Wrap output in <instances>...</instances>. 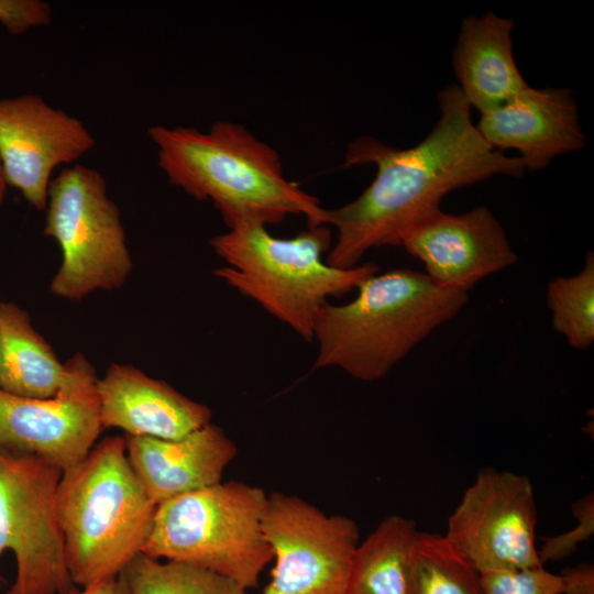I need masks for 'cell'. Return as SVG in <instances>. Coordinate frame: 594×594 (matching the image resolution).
Wrapping results in <instances>:
<instances>
[{"mask_svg": "<svg viewBox=\"0 0 594 594\" xmlns=\"http://www.w3.org/2000/svg\"><path fill=\"white\" fill-rule=\"evenodd\" d=\"M438 106L437 123L413 147L400 150L369 135L349 144L343 167L373 164L376 175L359 197L327 209V226L336 230L329 265L353 268L370 250L397 245L410 226L440 209L453 190L496 175H524L518 156L493 150L482 139L457 84L438 94Z\"/></svg>", "mask_w": 594, "mask_h": 594, "instance_id": "obj_1", "label": "cell"}, {"mask_svg": "<svg viewBox=\"0 0 594 594\" xmlns=\"http://www.w3.org/2000/svg\"><path fill=\"white\" fill-rule=\"evenodd\" d=\"M148 135L168 180L197 200H210L227 228L265 227L304 216L308 228L327 226V209L289 180L279 154L245 127L218 121L208 131L154 125Z\"/></svg>", "mask_w": 594, "mask_h": 594, "instance_id": "obj_2", "label": "cell"}, {"mask_svg": "<svg viewBox=\"0 0 594 594\" xmlns=\"http://www.w3.org/2000/svg\"><path fill=\"white\" fill-rule=\"evenodd\" d=\"M356 288L351 301L318 309L312 370L338 367L360 381L381 380L468 301L466 292L410 268L376 273Z\"/></svg>", "mask_w": 594, "mask_h": 594, "instance_id": "obj_3", "label": "cell"}, {"mask_svg": "<svg viewBox=\"0 0 594 594\" xmlns=\"http://www.w3.org/2000/svg\"><path fill=\"white\" fill-rule=\"evenodd\" d=\"M156 506L129 462L124 437L105 438L63 471L56 510L73 583L118 576L142 552Z\"/></svg>", "mask_w": 594, "mask_h": 594, "instance_id": "obj_4", "label": "cell"}, {"mask_svg": "<svg viewBox=\"0 0 594 594\" xmlns=\"http://www.w3.org/2000/svg\"><path fill=\"white\" fill-rule=\"evenodd\" d=\"M328 226L307 228L292 238H277L258 223H242L209 241L227 265L215 275L260 305L267 314L311 341L318 309L378 273L363 263L341 270L323 258L332 245Z\"/></svg>", "mask_w": 594, "mask_h": 594, "instance_id": "obj_5", "label": "cell"}, {"mask_svg": "<svg viewBox=\"0 0 594 594\" xmlns=\"http://www.w3.org/2000/svg\"><path fill=\"white\" fill-rule=\"evenodd\" d=\"M267 496L230 481L165 501L156 506L142 553L207 569L246 591L256 587L273 561L263 531Z\"/></svg>", "mask_w": 594, "mask_h": 594, "instance_id": "obj_6", "label": "cell"}, {"mask_svg": "<svg viewBox=\"0 0 594 594\" xmlns=\"http://www.w3.org/2000/svg\"><path fill=\"white\" fill-rule=\"evenodd\" d=\"M44 233L63 252L51 292L76 301L96 289L112 290L127 280L132 260L117 205L103 176L81 165L63 169L47 191Z\"/></svg>", "mask_w": 594, "mask_h": 594, "instance_id": "obj_7", "label": "cell"}, {"mask_svg": "<svg viewBox=\"0 0 594 594\" xmlns=\"http://www.w3.org/2000/svg\"><path fill=\"white\" fill-rule=\"evenodd\" d=\"M62 474L43 458L0 447V557L11 550L16 563L7 594H62L75 585L56 510Z\"/></svg>", "mask_w": 594, "mask_h": 594, "instance_id": "obj_8", "label": "cell"}, {"mask_svg": "<svg viewBox=\"0 0 594 594\" xmlns=\"http://www.w3.org/2000/svg\"><path fill=\"white\" fill-rule=\"evenodd\" d=\"M263 531L274 566L260 594H348L360 543L352 518L274 492L267 496Z\"/></svg>", "mask_w": 594, "mask_h": 594, "instance_id": "obj_9", "label": "cell"}, {"mask_svg": "<svg viewBox=\"0 0 594 594\" xmlns=\"http://www.w3.org/2000/svg\"><path fill=\"white\" fill-rule=\"evenodd\" d=\"M528 476L483 469L448 518L444 537L480 572L541 566Z\"/></svg>", "mask_w": 594, "mask_h": 594, "instance_id": "obj_10", "label": "cell"}, {"mask_svg": "<svg viewBox=\"0 0 594 594\" xmlns=\"http://www.w3.org/2000/svg\"><path fill=\"white\" fill-rule=\"evenodd\" d=\"M66 365L68 377L52 398L0 388V447L37 455L62 471L79 463L103 430L94 366L79 353Z\"/></svg>", "mask_w": 594, "mask_h": 594, "instance_id": "obj_11", "label": "cell"}, {"mask_svg": "<svg viewBox=\"0 0 594 594\" xmlns=\"http://www.w3.org/2000/svg\"><path fill=\"white\" fill-rule=\"evenodd\" d=\"M94 146V136L78 119L38 96L0 100V163L6 184L37 210L46 209L54 168Z\"/></svg>", "mask_w": 594, "mask_h": 594, "instance_id": "obj_12", "label": "cell"}, {"mask_svg": "<svg viewBox=\"0 0 594 594\" xmlns=\"http://www.w3.org/2000/svg\"><path fill=\"white\" fill-rule=\"evenodd\" d=\"M397 245L424 263L435 283L466 293L517 261L503 227L485 206L460 215L430 212L410 226Z\"/></svg>", "mask_w": 594, "mask_h": 594, "instance_id": "obj_13", "label": "cell"}, {"mask_svg": "<svg viewBox=\"0 0 594 594\" xmlns=\"http://www.w3.org/2000/svg\"><path fill=\"white\" fill-rule=\"evenodd\" d=\"M475 127L493 150L518 151L528 172L543 169L552 160L580 151L586 143L573 91L566 87L528 86L482 113Z\"/></svg>", "mask_w": 594, "mask_h": 594, "instance_id": "obj_14", "label": "cell"}, {"mask_svg": "<svg viewBox=\"0 0 594 594\" xmlns=\"http://www.w3.org/2000/svg\"><path fill=\"white\" fill-rule=\"evenodd\" d=\"M97 393L102 428H120L129 436L178 439L212 417L206 405L132 365L112 363L98 378Z\"/></svg>", "mask_w": 594, "mask_h": 594, "instance_id": "obj_15", "label": "cell"}, {"mask_svg": "<svg viewBox=\"0 0 594 594\" xmlns=\"http://www.w3.org/2000/svg\"><path fill=\"white\" fill-rule=\"evenodd\" d=\"M124 441L129 462L156 505L221 482L238 454L211 422L178 439L125 435Z\"/></svg>", "mask_w": 594, "mask_h": 594, "instance_id": "obj_16", "label": "cell"}, {"mask_svg": "<svg viewBox=\"0 0 594 594\" xmlns=\"http://www.w3.org/2000/svg\"><path fill=\"white\" fill-rule=\"evenodd\" d=\"M515 23L494 12L469 15L452 54L458 86L471 108L488 112L528 87L513 53Z\"/></svg>", "mask_w": 594, "mask_h": 594, "instance_id": "obj_17", "label": "cell"}, {"mask_svg": "<svg viewBox=\"0 0 594 594\" xmlns=\"http://www.w3.org/2000/svg\"><path fill=\"white\" fill-rule=\"evenodd\" d=\"M68 377L30 315L13 302L0 304V388L29 398H52Z\"/></svg>", "mask_w": 594, "mask_h": 594, "instance_id": "obj_18", "label": "cell"}, {"mask_svg": "<svg viewBox=\"0 0 594 594\" xmlns=\"http://www.w3.org/2000/svg\"><path fill=\"white\" fill-rule=\"evenodd\" d=\"M418 531L408 517L384 518L356 548L348 594H408L410 554Z\"/></svg>", "mask_w": 594, "mask_h": 594, "instance_id": "obj_19", "label": "cell"}, {"mask_svg": "<svg viewBox=\"0 0 594 594\" xmlns=\"http://www.w3.org/2000/svg\"><path fill=\"white\" fill-rule=\"evenodd\" d=\"M408 594H484L481 573L444 535L418 531L408 572Z\"/></svg>", "mask_w": 594, "mask_h": 594, "instance_id": "obj_20", "label": "cell"}, {"mask_svg": "<svg viewBox=\"0 0 594 594\" xmlns=\"http://www.w3.org/2000/svg\"><path fill=\"white\" fill-rule=\"evenodd\" d=\"M119 578L127 594H246L233 580L185 562H161L142 552Z\"/></svg>", "mask_w": 594, "mask_h": 594, "instance_id": "obj_21", "label": "cell"}, {"mask_svg": "<svg viewBox=\"0 0 594 594\" xmlns=\"http://www.w3.org/2000/svg\"><path fill=\"white\" fill-rule=\"evenodd\" d=\"M547 305L553 329L579 350L594 342V254L587 252L585 265L576 275L557 277L547 287Z\"/></svg>", "mask_w": 594, "mask_h": 594, "instance_id": "obj_22", "label": "cell"}, {"mask_svg": "<svg viewBox=\"0 0 594 594\" xmlns=\"http://www.w3.org/2000/svg\"><path fill=\"white\" fill-rule=\"evenodd\" d=\"M484 594H562L563 579L541 566L481 573Z\"/></svg>", "mask_w": 594, "mask_h": 594, "instance_id": "obj_23", "label": "cell"}, {"mask_svg": "<svg viewBox=\"0 0 594 594\" xmlns=\"http://www.w3.org/2000/svg\"><path fill=\"white\" fill-rule=\"evenodd\" d=\"M572 513L576 518V526L566 532L542 538V546L538 550L539 560L543 565L547 562H557L572 556L578 547L591 539L594 535V494L587 493L572 504Z\"/></svg>", "mask_w": 594, "mask_h": 594, "instance_id": "obj_24", "label": "cell"}, {"mask_svg": "<svg viewBox=\"0 0 594 594\" xmlns=\"http://www.w3.org/2000/svg\"><path fill=\"white\" fill-rule=\"evenodd\" d=\"M52 10L41 0H0V22L11 34H21L34 26L47 25Z\"/></svg>", "mask_w": 594, "mask_h": 594, "instance_id": "obj_25", "label": "cell"}, {"mask_svg": "<svg viewBox=\"0 0 594 594\" xmlns=\"http://www.w3.org/2000/svg\"><path fill=\"white\" fill-rule=\"evenodd\" d=\"M562 594H594V566L582 563L565 569L562 573Z\"/></svg>", "mask_w": 594, "mask_h": 594, "instance_id": "obj_26", "label": "cell"}, {"mask_svg": "<svg viewBox=\"0 0 594 594\" xmlns=\"http://www.w3.org/2000/svg\"><path fill=\"white\" fill-rule=\"evenodd\" d=\"M62 594H127V591L118 575L116 578L102 579L82 587L73 585Z\"/></svg>", "mask_w": 594, "mask_h": 594, "instance_id": "obj_27", "label": "cell"}, {"mask_svg": "<svg viewBox=\"0 0 594 594\" xmlns=\"http://www.w3.org/2000/svg\"><path fill=\"white\" fill-rule=\"evenodd\" d=\"M6 180H4V176H3V172H2V167H1V163H0V202L2 201L3 197H4V193H6Z\"/></svg>", "mask_w": 594, "mask_h": 594, "instance_id": "obj_28", "label": "cell"}, {"mask_svg": "<svg viewBox=\"0 0 594 594\" xmlns=\"http://www.w3.org/2000/svg\"><path fill=\"white\" fill-rule=\"evenodd\" d=\"M2 586V583L0 582V587Z\"/></svg>", "mask_w": 594, "mask_h": 594, "instance_id": "obj_29", "label": "cell"}]
</instances>
